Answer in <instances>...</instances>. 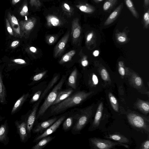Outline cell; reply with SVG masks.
I'll use <instances>...</instances> for the list:
<instances>
[{"mask_svg":"<svg viewBox=\"0 0 149 149\" xmlns=\"http://www.w3.org/2000/svg\"><path fill=\"white\" fill-rule=\"evenodd\" d=\"M19 14L22 17H25L29 15L27 1L25 0L22 4L19 11Z\"/></svg>","mask_w":149,"mask_h":149,"instance_id":"cell-31","label":"cell"},{"mask_svg":"<svg viewBox=\"0 0 149 149\" xmlns=\"http://www.w3.org/2000/svg\"><path fill=\"white\" fill-rule=\"evenodd\" d=\"M94 93L93 91H84L74 92L63 101L50 106L41 118L46 119L50 116L64 113L70 108L81 105L94 95Z\"/></svg>","mask_w":149,"mask_h":149,"instance_id":"cell-1","label":"cell"},{"mask_svg":"<svg viewBox=\"0 0 149 149\" xmlns=\"http://www.w3.org/2000/svg\"><path fill=\"white\" fill-rule=\"evenodd\" d=\"M55 138V136H48L39 141L37 143L31 148L32 149H42L45 148Z\"/></svg>","mask_w":149,"mask_h":149,"instance_id":"cell-23","label":"cell"},{"mask_svg":"<svg viewBox=\"0 0 149 149\" xmlns=\"http://www.w3.org/2000/svg\"><path fill=\"white\" fill-rule=\"evenodd\" d=\"M143 19L145 26L146 27L148 26L149 24V11L148 10L144 14Z\"/></svg>","mask_w":149,"mask_h":149,"instance_id":"cell-38","label":"cell"},{"mask_svg":"<svg viewBox=\"0 0 149 149\" xmlns=\"http://www.w3.org/2000/svg\"><path fill=\"white\" fill-rule=\"evenodd\" d=\"M7 97L6 91L3 82L1 74L0 71V103L1 104L4 105L7 104Z\"/></svg>","mask_w":149,"mask_h":149,"instance_id":"cell-22","label":"cell"},{"mask_svg":"<svg viewBox=\"0 0 149 149\" xmlns=\"http://www.w3.org/2000/svg\"><path fill=\"white\" fill-rule=\"evenodd\" d=\"M104 110L103 102L100 101L97 105L93 120L91 121L88 131H91L99 128L102 122L105 119Z\"/></svg>","mask_w":149,"mask_h":149,"instance_id":"cell-6","label":"cell"},{"mask_svg":"<svg viewBox=\"0 0 149 149\" xmlns=\"http://www.w3.org/2000/svg\"><path fill=\"white\" fill-rule=\"evenodd\" d=\"M5 22L6 28L8 33L10 35L14 36L13 29L7 18L5 19Z\"/></svg>","mask_w":149,"mask_h":149,"instance_id":"cell-35","label":"cell"},{"mask_svg":"<svg viewBox=\"0 0 149 149\" xmlns=\"http://www.w3.org/2000/svg\"><path fill=\"white\" fill-rule=\"evenodd\" d=\"M115 1L107 0L104 4L103 9L104 11L109 9L113 5Z\"/></svg>","mask_w":149,"mask_h":149,"instance_id":"cell-37","label":"cell"},{"mask_svg":"<svg viewBox=\"0 0 149 149\" xmlns=\"http://www.w3.org/2000/svg\"><path fill=\"white\" fill-rule=\"evenodd\" d=\"M81 33V27L79 23V19L76 18L73 20L72 24L71 35L73 44H76Z\"/></svg>","mask_w":149,"mask_h":149,"instance_id":"cell-14","label":"cell"},{"mask_svg":"<svg viewBox=\"0 0 149 149\" xmlns=\"http://www.w3.org/2000/svg\"><path fill=\"white\" fill-rule=\"evenodd\" d=\"M19 43L20 42L19 40H14L11 43L10 47L12 48H15L19 45Z\"/></svg>","mask_w":149,"mask_h":149,"instance_id":"cell-42","label":"cell"},{"mask_svg":"<svg viewBox=\"0 0 149 149\" xmlns=\"http://www.w3.org/2000/svg\"><path fill=\"white\" fill-rule=\"evenodd\" d=\"M97 106V104L93 103L84 108H77L76 120L71 129V132L73 134H80L83 129L91 121L94 115Z\"/></svg>","mask_w":149,"mask_h":149,"instance_id":"cell-2","label":"cell"},{"mask_svg":"<svg viewBox=\"0 0 149 149\" xmlns=\"http://www.w3.org/2000/svg\"><path fill=\"white\" fill-rule=\"evenodd\" d=\"M95 1H96L97 2H100L102 1L103 0H94Z\"/></svg>","mask_w":149,"mask_h":149,"instance_id":"cell-55","label":"cell"},{"mask_svg":"<svg viewBox=\"0 0 149 149\" xmlns=\"http://www.w3.org/2000/svg\"><path fill=\"white\" fill-rule=\"evenodd\" d=\"M59 77V74H57L52 79L41 95L40 100L42 101L47 95L49 91L58 80Z\"/></svg>","mask_w":149,"mask_h":149,"instance_id":"cell-24","label":"cell"},{"mask_svg":"<svg viewBox=\"0 0 149 149\" xmlns=\"http://www.w3.org/2000/svg\"><path fill=\"white\" fill-rule=\"evenodd\" d=\"M127 8L132 15L136 18L139 17V15L134 7L132 2L131 0H124Z\"/></svg>","mask_w":149,"mask_h":149,"instance_id":"cell-32","label":"cell"},{"mask_svg":"<svg viewBox=\"0 0 149 149\" xmlns=\"http://www.w3.org/2000/svg\"><path fill=\"white\" fill-rule=\"evenodd\" d=\"M29 49L31 52L33 53H36L37 51V49L35 47L33 46L30 47Z\"/></svg>","mask_w":149,"mask_h":149,"instance_id":"cell-48","label":"cell"},{"mask_svg":"<svg viewBox=\"0 0 149 149\" xmlns=\"http://www.w3.org/2000/svg\"><path fill=\"white\" fill-rule=\"evenodd\" d=\"M122 63V62H120L119 63V65L120 66H122L123 65V63Z\"/></svg>","mask_w":149,"mask_h":149,"instance_id":"cell-54","label":"cell"},{"mask_svg":"<svg viewBox=\"0 0 149 149\" xmlns=\"http://www.w3.org/2000/svg\"><path fill=\"white\" fill-rule=\"evenodd\" d=\"M144 2L145 6L147 7L149 5V0H144Z\"/></svg>","mask_w":149,"mask_h":149,"instance_id":"cell-52","label":"cell"},{"mask_svg":"<svg viewBox=\"0 0 149 149\" xmlns=\"http://www.w3.org/2000/svg\"><path fill=\"white\" fill-rule=\"evenodd\" d=\"M17 133L19 135L21 142L25 143L29 139L27 132L25 114L21 116L20 120H16L15 122Z\"/></svg>","mask_w":149,"mask_h":149,"instance_id":"cell-9","label":"cell"},{"mask_svg":"<svg viewBox=\"0 0 149 149\" xmlns=\"http://www.w3.org/2000/svg\"><path fill=\"white\" fill-rule=\"evenodd\" d=\"M135 84L137 86H140L142 84V80L141 78L139 77L136 78L135 79Z\"/></svg>","mask_w":149,"mask_h":149,"instance_id":"cell-43","label":"cell"},{"mask_svg":"<svg viewBox=\"0 0 149 149\" xmlns=\"http://www.w3.org/2000/svg\"><path fill=\"white\" fill-rule=\"evenodd\" d=\"M47 25L49 27L60 26L61 25L60 19L53 15H49L46 17Z\"/></svg>","mask_w":149,"mask_h":149,"instance_id":"cell-20","label":"cell"},{"mask_svg":"<svg viewBox=\"0 0 149 149\" xmlns=\"http://www.w3.org/2000/svg\"><path fill=\"white\" fill-rule=\"evenodd\" d=\"M109 0V1H115V0Z\"/></svg>","mask_w":149,"mask_h":149,"instance_id":"cell-56","label":"cell"},{"mask_svg":"<svg viewBox=\"0 0 149 149\" xmlns=\"http://www.w3.org/2000/svg\"><path fill=\"white\" fill-rule=\"evenodd\" d=\"M76 53L75 50H72L66 53L62 56L59 61V64H62L70 61Z\"/></svg>","mask_w":149,"mask_h":149,"instance_id":"cell-29","label":"cell"},{"mask_svg":"<svg viewBox=\"0 0 149 149\" xmlns=\"http://www.w3.org/2000/svg\"><path fill=\"white\" fill-rule=\"evenodd\" d=\"M92 80L93 84L95 85H97L98 83V79L97 77L95 75L93 74L92 76Z\"/></svg>","mask_w":149,"mask_h":149,"instance_id":"cell-45","label":"cell"},{"mask_svg":"<svg viewBox=\"0 0 149 149\" xmlns=\"http://www.w3.org/2000/svg\"><path fill=\"white\" fill-rule=\"evenodd\" d=\"M67 115L68 112L61 115L60 117L51 126L42 133L36 136L34 139L33 142L37 143L42 139L49 136L55 132L62 124Z\"/></svg>","mask_w":149,"mask_h":149,"instance_id":"cell-8","label":"cell"},{"mask_svg":"<svg viewBox=\"0 0 149 149\" xmlns=\"http://www.w3.org/2000/svg\"><path fill=\"white\" fill-rule=\"evenodd\" d=\"M5 118V117L3 116L0 115V122L1 121L4 120Z\"/></svg>","mask_w":149,"mask_h":149,"instance_id":"cell-53","label":"cell"},{"mask_svg":"<svg viewBox=\"0 0 149 149\" xmlns=\"http://www.w3.org/2000/svg\"><path fill=\"white\" fill-rule=\"evenodd\" d=\"M101 74L103 79L106 81L108 79V74L106 70L104 69H102L101 71Z\"/></svg>","mask_w":149,"mask_h":149,"instance_id":"cell-41","label":"cell"},{"mask_svg":"<svg viewBox=\"0 0 149 149\" xmlns=\"http://www.w3.org/2000/svg\"><path fill=\"white\" fill-rule=\"evenodd\" d=\"M41 101L39 100L34 103L31 109L25 114L27 129L29 138L31 136V132L36 121L37 113Z\"/></svg>","mask_w":149,"mask_h":149,"instance_id":"cell-7","label":"cell"},{"mask_svg":"<svg viewBox=\"0 0 149 149\" xmlns=\"http://www.w3.org/2000/svg\"><path fill=\"white\" fill-rule=\"evenodd\" d=\"M74 91L71 88L60 90L58 92L57 97L52 105L57 104L73 94Z\"/></svg>","mask_w":149,"mask_h":149,"instance_id":"cell-18","label":"cell"},{"mask_svg":"<svg viewBox=\"0 0 149 149\" xmlns=\"http://www.w3.org/2000/svg\"><path fill=\"white\" fill-rule=\"evenodd\" d=\"M7 19L13 29L15 37L22 38L19 22L15 16L10 12L7 14Z\"/></svg>","mask_w":149,"mask_h":149,"instance_id":"cell-15","label":"cell"},{"mask_svg":"<svg viewBox=\"0 0 149 149\" xmlns=\"http://www.w3.org/2000/svg\"><path fill=\"white\" fill-rule=\"evenodd\" d=\"M89 142L92 149H110L114 148L116 146H122L127 148L129 147L123 143L94 137L89 139Z\"/></svg>","mask_w":149,"mask_h":149,"instance_id":"cell-5","label":"cell"},{"mask_svg":"<svg viewBox=\"0 0 149 149\" xmlns=\"http://www.w3.org/2000/svg\"><path fill=\"white\" fill-rule=\"evenodd\" d=\"M93 35V33H89L87 36L86 41L87 42H88L91 40Z\"/></svg>","mask_w":149,"mask_h":149,"instance_id":"cell-46","label":"cell"},{"mask_svg":"<svg viewBox=\"0 0 149 149\" xmlns=\"http://www.w3.org/2000/svg\"><path fill=\"white\" fill-rule=\"evenodd\" d=\"M128 121L130 125L134 128L143 130L148 134L149 120L134 112H130L127 114Z\"/></svg>","mask_w":149,"mask_h":149,"instance_id":"cell-4","label":"cell"},{"mask_svg":"<svg viewBox=\"0 0 149 149\" xmlns=\"http://www.w3.org/2000/svg\"><path fill=\"white\" fill-rule=\"evenodd\" d=\"M105 138L123 143H128L130 142L128 139L123 135L118 133L109 134L105 136Z\"/></svg>","mask_w":149,"mask_h":149,"instance_id":"cell-21","label":"cell"},{"mask_svg":"<svg viewBox=\"0 0 149 149\" xmlns=\"http://www.w3.org/2000/svg\"><path fill=\"white\" fill-rule=\"evenodd\" d=\"M134 107L145 115H147L149 113L148 101L138 98L134 104Z\"/></svg>","mask_w":149,"mask_h":149,"instance_id":"cell-19","label":"cell"},{"mask_svg":"<svg viewBox=\"0 0 149 149\" xmlns=\"http://www.w3.org/2000/svg\"><path fill=\"white\" fill-rule=\"evenodd\" d=\"M62 8L64 13L69 17L71 16L74 13L73 8L67 3L62 4Z\"/></svg>","mask_w":149,"mask_h":149,"instance_id":"cell-30","label":"cell"},{"mask_svg":"<svg viewBox=\"0 0 149 149\" xmlns=\"http://www.w3.org/2000/svg\"><path fill=\"white\" fill-rule=\"evenodd\" d=\"M70 31H68L61 38L54 47V56L56 58L60 56L64 51L70 36Z\"/></svg>","mask_w":149,"mask_h":149,"instance_id":"cell-13","label":"cell"},{"mask_svg":"<svg viewBox=\"0 0 149 149\" xmlns=\"http://www.w3.org/2000/svg\"><path fill=\"white\" fill-rule=\"evenodd\" d=\"M149 141L146 140L143 142L141 144L139 149H149Z\"/></svg>","mask_w":149,"mask_h":149,"instance_id":"cell-39","label":"cell"},{"mask_svg":"<svg viewBox=\"0 0 149 149\" xmlns=\"http://www.w3.org/2000/svg\"><path fill=\"white\" fill-rule=\"evenodd\" d=\"M66 79L65 76H63L58 83L47 95L43 102L38 109L37 113L36 120L41 118L55 100L58 92L62 87Z\"/></svg>","mask_w":149,"mask_h":149,"instance_id":"cell-3","label":"cell"},{"mask_svg":"<svg viewBox=\"0 0 149 149\" xmlns=\"http://www.w3.org/2000/svg\"><path fill=\"white\" fill-rule=\"evenodd\" d=\"M47 72V70H45L35 75L33 78V80L36 81L40 80L45 75Z\"/></svg>","mask_w":149,"mask_h":149,"instance_id":"cell-34","label":"cell"},{"mask_svg":"<svg viewBox=\"0 0 149 149\" xmlns=\"http://www.w3.org/2000/svg\"><path fill=\"white\" fill-rule=\"evenodd\" d=\"M29 3L31 6H34L36 9L40 8L42 5V3L40 0H29Z\"/></svg>","mask_w":149,"mask_h":149,"instance_id":"cell-36","label":"cell"},{"mask_svg":"<svg viewBox=\"0 0 149 149\" xmlns=\"http://www.w3.org/2000/svg\"><path fill=\"white\" fill-rule=\"evenodd\" d=\"M12 61L14 63L19 65H24L26 63V61L24 60L21 58L14 59L12 60Z\"/></svg>","mask_w":149,"mask_h":149,"instance_id":"cell-40","label":"cell"},{"mask_svg":"<svg viewBox=\"0 0 149 149\" xmlns=\"http://www.w3.org/2000/svg\"><path fill=\"white\" fill-rule=\"evenodd\" d=\"M99 54V51L98 50H95L94 51L93 53L94 56H97Z\"/></svg>","mask_w":149,"mask_h":149,"instance_id":"cell-51","label":"cell"},{"mask_svg":"<svg viewBox=\"0 0 149 149\" xmlns=\"http://www.w3.org/2000/svg\"><path fill=\"white\" fill-rule=\"evenodd\" d=\"M88 64V62L86 60V57L85 56L83 57L81 61V65L84 67H86L87 65Z\"/></svg>","mask_w":149,"mask_h":149,"instance_id":"cell-44","label":"cell"},{"mask_svg":"<svg viewBox=\"0 0 149 149\" xmlns=\"http://www.w3.org/2000/svg\"><path fill=\"white\" fill-rule=\"evenodd\" d=\"M77 116V108H75L68 112L67 116L62 123V129L65 132L68 131L73 127Z\"/></svg>","mask_w":149,"mask_h":149,"instance_id":"cell-11","label":"cell"},{"mask_svg":"<svg viewBox=\"0 0 149 149\" xmlns=\"http://www.w3.org/2000/svg\"><path fill=\"white\" fill-rule=\"evenodd\" d=\"M76 6L81 12L87 13H91L95 10L93 7L87 3L80 4Z\"/></svg>","mask_w":149,"mask_h":149,"instance_id":"cell-28","label":"cell"},{"mask_svg":"<svg viewBox=\"0 0 149 149\" xmlns=\"http://www.w3.org/2000/svg\"><path fill=\"white\" fill-rule=\"evenodd\" d=\"M57 39V36L53 35H48L45 38L46 42L48 44L50 45L54 44Z\"/></svg>","mask_w":149,"mask_h":149,"instance_id":"cell-33","label":"cell"},{"mask_svg":"<svg viewBox=\"0 0 149 149\" xmlns=\"http://www.w3.org/2000/svg\"><path fill=\"white\" fill-rule=\"evenodd\" d=\"M8 120L6 119L0 126V143L5 146L7 145L9 142V138L8 136Z\"/></svg>","mask_w":149,"mask_h":149,"instance_id":"cell-16","label":"cell"},{"mask_svg":"<svg viewBox=\"0 0 149 149\" xmlns=\"http://www.w3.org/2000/svg\"><path fill=\"white\" fill-rule=\"evenodd\" d=\"M118 40L120 42H123L125 41L126 39L123 36H120L118 38Z\"/></svg>","mask_w":149,"mask_h":149,"instance_id":"cell-49","label":"cell"},{"mask_svg":"<svg viewBox=\"0 0 149 149\" xmlns=\"http://www.w3.org/2000/svg\"><path fill=\"white\" fill-rule=\"evenodd\" d=\"M122 7L121 4L113 11L107 18L104 22L105 25H108L112 23L117 18Z\"/></svg>","mask_w":149,"mask_h":149,"instance_id":"cell-27","label":"cell"},{"mask_svg":"<svg viewBox=\"0 0 149 149\" xmlns=\"http://www.w3.org/2000/svg\"><path fill=\"white\" fill-rule=\"evenodd\" d=\"M36 22V19L31 17L27 20L19 22L21 37L28 38L32 31L33 29Z\"/></svg>","mask_w":149,"mask_h":149,"instance_id":"cell-10","label":"cell"},{"mask_svg":"<svg viewBox=\"0 0 149 149\" xmlns=\"http://www.w3.org/2000/svg\"><path fill=\"white\" fill-rule=\"evenodd\" d=\"M31 97L29 92L23 94L15 103L11 112V114L13 115L21 109L24 103Z\"/></svg>","mask_w":149,"mask_h":149,"instance_id":"cell-17","label":"cell"},{"mask_svg":"<svg viewBox=\"0 0 149 149\" xmlns=\"http://www.w3.org/2000/svg\"><path fill=\"white\" fill-rule=\"evenodd\" d=\"M77 68H75L70 75L67 83L68 86L75 90L77 88Z\"/></svg>","mask_w":149,"mask_h":149,"instance_id":"cell-25","label":"cell"},{"mask_svg":"<svg viewBox=\"0 0 149 149\" xmlns=\"http://www.w3.org/2000/svg\"><path fill=\"white\" fill-rule=\"evenodd\" d=\"M54 117L44 121L38 123L33 127L32 131L33 133L39 134L42 133L45 130L53 124L60 116Z\"/></svg>","mask_w":149,"mask_h":149,"instance_id":"cell-12","label":"cell"},{"mask_svg":"<svg viewBox=\"0 0 149 149\" xmlns=\"http://www.w3.org/2000/svg\"><path fill=\"white\" fill-rule=\"evenodd\" d=\"M108 97L111 105L116 112L119 113L120 111V106L118 101L113 94L109 92L108 94Z\"/></svg>","mask_w":149,"mask_h":149,"instance_id":"cell-26","label":"cell"},{"mask_svg":"<svg viewBox=\"0 0 149 149\" xmlns=\"http://www.w3.org/2000/svg\"><path fill=\"white\" fill-rule=\"evenodd\" d=\"M21 0H12L11 3L13 5H15L19 2Z\"/></svg>","mask_w":149,"mask_h":149,"instance_id":"cell-50","label":"cell"},{"mask_svg":"<svg viewBox=\"0 0 149 149\" xmlns=\"http://www.w3.org/2000/svg\"><path fill=\"white\" fill-rule=\"evenodd\" d=\"M118 72L119 74L121 75H124L125 74V70L122 67H120L118 69Z\"/></svg>","mask_w":149,"mask_h":149,"instance_id":"cell-47","label":"cell"}]
</instances>
